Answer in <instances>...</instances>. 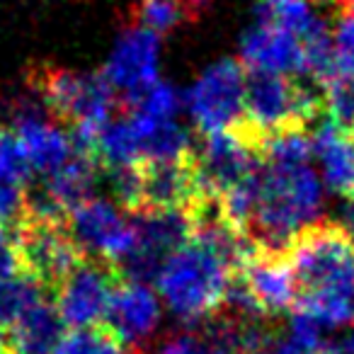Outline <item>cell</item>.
Instances as JSON below:
<instances>
[{
  "instance_id": "obj_2",
  "label": "cell",
  "mask_w": 354,
  "mask_h": 354,
  "mask_svg": "<svg viewBox=\"0 0 354 354\" xmlns=\"http://www.w3.org/2000/svg\"><path fill=\"white\" fill-rule=\"evenodd\" d=\"M323 187L310 162H265L255 175V199L245 233L257 248L286 252L296 233L315 223Z\"/></svg>"
},
{
  "instance_id": "obj_27",
  "label": "cell",
  "mask_w": 354,
  "mask_h": 354,
  "mask_svg": "<svg viewBox=\"0 0 354 354\" xmlns=\"http://www.w3.org/2000/svg\"><path fill=\"white\" fill-rule=\"evenodd\" d=\"M22 274V262L20 252H17L15 238L10 231L0 228V281L12 279V277Z\"/></svg>"
},
{
  "instance_id": "obj_15",
  "label": "cell",
  "mask_w": 354,
  "mask_h": 354,
  "mask_svg": "<svg viewBox=\"0 0 354 354\" xmlns=\"http://www.w3.org/2000/svg\"><path fill=\"white\" fill-rule=\"evenodd\" d=\"M158 315H160L158 299L148 289V284L122 279L109 299L107 313L100 325H104L127 347L138 349V339H143L156 328Z\"/></svg>"
},
{
  "instance_id": "obj_4",
  "label": "cell",
  "mask_w": 354,
  "mask_h": 354,
  "mask_svg": "<svg viewBox=\"0 0 354 354\" xmlns=\"http://www.w3.org/2000/svg\"><path fill=\"white\" fill-rule=\"evenodd\" d=\"M27 90L44 104L49 117L68 127H107L114 107V88L102 73H78L51 64L27 71Z\"/></svg>"
},
{
  "instance_id": "obj_12",
  "label": "cell",
  "mask_w": 354,
  "mask_h": 354,
  "mask_svg": "<svg viewBox=\"0 0 354 354\" xmlns=\"http://www.w3.org/2000/svg\"><path fill=\"white\" fill-rule=\"evenodd\" d=\"M158 35L129 25L114 44L102 75L114 90L129 97L158 80Z\"/></svg>"
},
{
  "instance_id": "obj_3",
  "label": "cell",
  "mask_w": 354,
  "mask_h": 354,
  "mask_svg": "<svg viewBox=\"0 0 354 354\" xmlns=\"http://www.w3.org/2000/svg\"><path fill=\"white\" fill-rule=\"evenodd\" d=\"M325 114V93L318 83H304L296 75L248 71L245 78V117L238 124L243 133L257 146L267 138L289 131H306Z\"/></svg>"
},
{
  "instance_id": "obj_24",
  "label": "cell",
  "mask_w": 354,
  "mask_h": 354,
  "mask_svg": "<svg viewBox=\"0 0 354 354\" xmlns=\"http://www.w3.org/2000/svg\"><path fill=\"white\" fill-rule=\"evenodd\" d=\"M325 114L344 133H354V75H335L323 88Z\"/></svg>"
},
{
  "instance_id": "obj_7",
  "label": "cell",
  "mask_w": 354,
  "mask_h": 354,
  "mask_svg": "<svg viewBox=\"0 0 354 354\" xmlns=\"http://www.w3.org/2000/svg\"><path fill=\"white\" fill-rule=\"evenodd\" d=\"M245 78L241 61L223 59L209 66L187 95V107L199 133L228 131L245 117Z\"/></svg>"
},
{
  "instance_id": "obj_1",
  "label": "cell",
  "mask_w": 354,
  "mask_h": 354,
  "mask_svg": "<svg viewBox=\"0 0 354 354\" xmlns=\"http://www.w3.org/2000/svg\"><path fill=\"white\" fill-rule=\"evenodd\" d=\"M294 310L323 328L354 320V241L339 221H315L291 241Z\"/></svg>"
},
{
  "instance_id": "obj_13",
  "label": "cell",
  "mask_w": 354,
  "mask_h": 354,
  "mask_svg": "<svg viewBox=\"0 0 354 354\" xmlns=\"http://www.w3.org/2000/svg\"><path fill=\"white\" fill-rule=\"evenodd\" d=\"M238 274L243 277L252 299L265 315L284 313L289 308L294 310L296 284L286 252L255 248V252L248 257Z\"/></svg>"
},
{
  "instance_id": "obj_6",
  "label": "cell",
  "mask_w": 354,
  "mask_h": 354,
  "mask_svg": "<svg viewBox=\"0 0 354 354\" xmlns=\"http://www.w3.org/2000/svg\"><path fill=\"white\" fill-rule=\"evenodd\" d=\"M10 233L20 252L22 274L44 284L51 294H56L66 274L85 257L68 228V216L39 218L27 214L25 221Z\"/></svg>"
},
{
  "instance_id": "obj_11",
  "label": "cell",
  "mask_w": 354,
  "mask_h": 354,
  "mask_svg": "<svg viewBox=\"0 0 354 354\" xmlns=\"http://www.w3.org/2000/svg\"><path fill=\"white\" fill-rule=\"evenodd\" d=\"M141 175V209H183L187 212L202 194L194 175L192 151L170 160L138 162Z\"/></svg>"
},
{
  "instance_id": "obj_28",
  "label": "cell",
  "mask_w": 354,
  "mask_h": 354,
  "mask_svg": "<svg viewBox=\"0 0 354 354\" xmlns=\"http://www.w3.org/2000/svg\"><path fill=\"white\" fill-rule=\"evenodd\" d=\"M342 228L347 231V236L354 241V199H347V207L342 212Z\"/></svg>"
},
{
  "instance_id": "obj_10",
  "label": "cell",
  "mask_w": 354,
  "mask_h": 354,
  "mask_svg": "<svg viewBox=\"0 0 354 354\" xmlns=\"http://www.w3.org/2000/svg\"><path fill=\"white\" fill-rule=\"evenodd\" d=\"M68 228L85 255L119 262L133 250L131 223L104 199L93 197L68 212Z\"/></svg>"
},
{
  "instance_id": "obj_20",
  "label": "cell",
  "mask_w": 354,
  "mask_h": 354,
  "mask_svg": "<svg viewBox=\"0 0 354 354\" xmlns=\"http://www.w3.org/2000/svg\"><path fill=\"white\" fill-rule=\"evenodd\" d=\"M46 299H54V294L27 274L0 281V330L12 333L22 318Z\"/></svg>"
},
{
  "instance_id": "obj_14",
  "label": "cell",
  "mask_w": 354,
  "mask_h": 354,
  "mask_svg": "<svg viewBox=\"0 0 354 354\" xmlns=\"http://www.w3.org/2000/svg\"><path fill=\"white\" fill-rule=\"evenodd\" d=\"M241 64L245 71H265V73L301 75L306 73L304 44L296 35L281 27L257 22L245 32L241 44Z\"/></svg>"
},
{
  "instance_id": "obj_18",
  "label": "cell",
  "mask_w": 354,
  "mask_h": 354,
  "mask_svg": "<svg viewBox=\"0 0 354 354\" xmlns=\"http://www.w3.org/2000/svg\"><path fill=\"white\" fill-rule=\"evenodd\" d=\"M66 335L68 328L54 299H46L32 313H27L22 323L12 333H8V337L15 354H56Z\"/></svg>"
},
{
  "instance_id": "obj_23",
  "label": "cell",
  "mask_w": 354,
  "mask_h": 354,
  "mask_svg": "<svg viewBox=\"0 0 354 354\" xmlns=\"http://www.w3.org/2000/svg\"><path fill=\"white\" fill-rule=\"evenodd\" d=\"M56 354H141V349H131L119 342L104 325H93L71 330Z\"/></svg>"
},
{
  "instance_id": "obj_22",
  "label": "cell",
  "mask_w": 354,
  "mask_h": 354,
  "mask_svg": "<svg viewBox=\"0 0 354 354\" xmlns=\"http://www.w3.org/2000/svg\"><path fill=\"white\" fill-rule=\"evenodd\" d=\"M257 17L260 22L291 32L299 39H304L308 32L320 25V20L310 10L308 0H260Z\"/></svg>"
},
{
  "instance_id": "obj_29",
  "label": "cell",
  "mask_w": 354,
  "mask_h": 354,
  "mask_svg": "<svg viewBox=\"0 0 354 354\" xmlns=\"http://www.w3.org/2000/svg\"><path fill=\"white\" fill-rule=\"evenodd\" d=\"M189 3H192L194 12H197V15H202V12L207 10V6L212 3V0H189Z\"/></svg>"
},
{
  "instance_id": "obj_30",
  "label": "cell",
  "mask_w": 354,
  "mask_h": 354,
  "mask_svg": "<svg viewBox=\"0 0 354 354\" xmlns=\"http://www.w3.org/2000/svg\"><path fill=\"white\" fill-rule=\"evenodd\" d=\"M347 199H354V192H352V194H349V197H347Z\"/></svg>"
},
{
  "instance_id": "obj_5",
  "label": "cell",
  "mask_w": 354,
  "mask_h": 354,
  "mask_svg": "<svg viewBox=\"0 0 354 354\" xmlns=\"http://www.w3.org/2000/svg\"><path fill=\"white\" fill-rule=\"evenodd\" d=\"M231 272L212 250L189 241L175 252L158 277L162 299L180 318H209L223 304Z\"/></svg>"
},
{
  "instance_id": "obj_19",
  "label": "cell",
  "mask_w": 354,
  "mask_h": 354,
  "mask_svg": "<svg viewBox=\"0 0 354 354\" xmlns=\"http://www.w3.org/2000/svg\"><path fill=\"white\" fill-rule=\"evenodd\" d=\"M100 172H102V167H100V162L95 158L80 156V153L73 151V156L59 170L46 175L44 187L68 214L75 207L85 204L88 199H93V189Z\"/></svg>"
},
{
  "instance_id": "obj_9",
  "label": "cell",
  "mask_w": 354,
  "mask_h": 354,
  "mask_svg": "<svg viewBox=\"0 0 354 354\" xmlns=\"http://www.w3.org/2000/svg\"><path fill=\"white\" fill-rule=\"evenodd\" d=\"M192 162L199 189L223 199L260 170L262 156L243 133L228 129L202 136L192 146Z\"/></svg>"
},
{
  "instance_id": "obj_21",
  "label": "cell",
  "mask_w": 354,
  "mask_h": 354,
  "mask_svg": "<svg viewBox=\"0 0 354 354\" xmlns=\"http://www.w3.org/2000/svg\"><path fill=\"white\" fill-rule=\"evenodd\" d=\"M129 20L153 35H170L185 22L199 20L189 0H133L129 8Z\"/></svg>"
},
{
  "instance_id": "obj_16",
  "label": "cell",
  "mask_w": 354,
  "mask_h": 354,
  "mask_svg": "<svg viewBox=\"0 0 354 354\" xmlns=\"http://www.w3.org/2000/svg\"><path fill=\"white\" fill-rule=\"evenodd\" d=\"M313 156H318L323 177L337 194L354 192V133H344L333 122H323L313 131Z\"/></svg>"
},
{
  "instance_id": "obj_25",
  "label": "cell",
  "mask_w": 354,
  "mask_h": 354,
  "mask_svg": "<svg viewBox=\"0 0 354 354\" xmlns=\"http://www.w3.org/2000/svg\"><path fill=\"white\" fill-rule=\"evenodd\" d=\"M32 165L27 160V153L17 138L15 129L0 127V180L27 185L30 183Z\"/></svg>"
},
{
  "instance_id": "obj_26",
  "label": "cell",
  "mask_w": 354,
  "mask_h": 354,
  "mask_svg": "<svg viewBox=\"0 0 354 354\" xmlns=\"http://www.w3.org/2000/svg\"><path fill=\"white\" fill-rule=\"evenodd\" d=\"M335 56H337V71L344 75H354V12L339 17L335 30Z\"/></svg>"
},
{
  "instance_id": "obj_17",
  "label": "cell",
  "mask_w": 354,
  "mask_h": 354,
  "mask_svg": "<svg viewBox=\"0 0 354 354\" xmlns=\"http://www.w3.org/2000/svg\"><path fill=\"white\" fill-rule=\"evenodd\" d=\"M15 133L20 138L22 148H25L32 170H39L44 175L56 172L73 156V143L68 141V136L61 129L46 122V117L17 119Z\"/></svg>"
},
{
  "instance_id": "obj_8",
  "label": "cell",
  "mask_w": 354,
  "mask_h": 354,
  "mask_svg": "<svg viewBox=\"0 0 354 354\" xmlns=\"http://www.w3.org/2000/svg\"><path fill=\"white\" fill-rule=\"evenodd\" d=\"M122 279L124 274L119 272L117 262L85 255L66 274V279L61 281L54 294V304L66 328L80 330L102 323L109 299Z\"/></svg>"
}]
</instances>
